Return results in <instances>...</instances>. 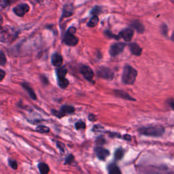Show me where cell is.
I'll list each match as a JSON object with an SVG mask.
<instances>
[{"label": "cell", "mask_w": 174, "mask_h": 174, "mask_svg": "<svg viewBox=\"0 0 174 174\" xmlns=\"http://www.w3.org/2000/svg\"><path fill=\"white\" fill-rule=\"evenodd\" d=\"M63 62V57L59 53H54L51 57V63L54 67L61 68Z\"/></svg>", "instance_id": "obj_11"}, {"label": "cell", "mask_w": 174, "mask_h": 174, "mask_svg": "<svg viewBox=\"0 0 174 174\" xmlns=\"http://www.w3.org/2000/svg\"><path fill=\"white\" fill-rule=\"evenodd\" d=\"M137 71L130 65L125 66L122 75V81L125 84H133L135 82Z\"/></svg>", "instance_id": "obj_1"}, {"label": "cell", "mask_w": 174, "mask_h": 174, "mask_svg": "<svg viewBox=\"0 0 174 174\" xmlns=\"http://www.w3.org/2000/svg\"><path fill=\"white\" fill-rule=\"evenodd\" d=\"M10 38L11 33L8 31V30H6L1 27L0 28V42H8L10 41Z\"/></svg>", "instance_id": "obj_12"}, {"label": "cell", "mask_w": 174, "mask_h": 174, "mask_svg": "<svg viewBox=\"0 0 174 174\" xmlns=\"http://www.w3.org/2000/svg\"><path fill=\"white\" fill-rule=\"evenodd\" d=\"M57 147L59 148V149L61 152H63L64 150H65V146H64V144H63V143L60 142H57Z\"/></svg>", "instance_id": "obj_31"}, {"label": "cell", "mask_w": 174, "mask_h": 174, "mask_svg": "<svg viewBox=\"0 0 174 174\" xmlns=\"http://www.w3.org/2000/svg\"><path fill=\"white\" fill-rule=\"evenodd\" d=\"M124 139L127 140V141H131V137L129 135H124Z\"/></svg>", "instance_id": "obj_37"}, {"label": "cell", "mask_w": 174, "mask_h": 174, "mask_svg": "<svg viewBox=\"0 0 174 174\" xmlns=\"http://www.w3.org/2000/svg\"><path fill=\"white\" fill-rule=\"evenodd\" d=\"M94 151H95L97 157L102 161L106 160V158L109 155V151L108 150L103 148L102 147H101V146L97 147Z\"/></svg>", "instance_id": "obj_10"}, {"label": "cell", "mask_w": 174, "mask_h": 174, "mask_svg": "<svg viewBox=\"0 0 174 174\" xmlns=\"http://www.w3.org/2000/svg\"><path fill=\"white\" fill-rule=\"evenodd\" d=\"M97 74L98 77L105 79L107 80H112L114 77V74L110 69L106 67H102L97 71Z\"/></svg>", "instance_id": "obj_5"}, {"label": "cell", "mask_w": 174, "mask_h": 174, "mask_svg": "<svg viewBox=\"0 0 174 174\" xmlns=\"http://www.w3.org/2000/svg\"><path fill=\"white\" fill-rule=\"evenodd\" d=\"M75 127L77 130L84 129L86 128V124L83 121H78L75 124Z\"/></svg>", "instance_id": "obj_25"}, {"label": "cell", "mask_w": 174, "mask_h": 174, "mask_svg": "<svg viewBox=\"0 0 174 174\" xmlns=\"http://www.w3.org/2000/svg\"><path fill=\"white\" fill-rule=\"evenodd\" d=\"M101 13V8L99 6H95L94 7L92 10H91V14L93 16H97Z\"/></svg>", "instance_id": "obj_27"}, {"label": "cell", "mask_w": 174, "mask_h": 174, "mask_svg": "<svg viewBox=\"0 0 174 174\" xmlns=\"http://www.w3.org/2000/svg\"><path fill=\"white\" fill-rule=\"evenodd\" d=\"M73 14V7L72 5L66 4L64 6L63 9V14H62V18H66L69 17Z\"/></svg>", "instance_id": "obj_16"}, {"label": "cell", "mask_w": 174, "mask_h": 174, "mask_svg": "<svg viewBox=\"0 0 174 174\" xmlns=\"http://www.w3.org/2000/svg\"><path fill=\"white\" fill-rule=\"evenodd\" d=\"M57 80H59V79H63L65 78V76L68 73V69L64 67H61L57 69Z\"/></svg>", "instance_id": "obj_18"}, {"label": "cell", "mask_w": 174, "mask_h": 174, "mask_svg": "<svg viewBox=\"0 0 174 174\" xmlns=\"http://www.w3.org/2000/svg\"><path fill=\"white\" fill-rule=\"evenodd\" d=\"M99 23V18L97 16H93L90 20L87 23V26L88 27H95Z\"/></svg>", "instance_id": "obj_21"}, {"label": "cell", "mask_w": 174, "mask_h": 174, "mask_svg": "<svg viewBox=\"0 0 174 174\" xmlns=\"http://www.w3.org/2000/svg\"><path fill=\"white\" fill-rule=\"evenodd\" d=\"M80 74L84 76V78L88 82H93V78L94 76V72L89 66L82 65L80 68Z\"/></svg>", "instance_id": "obj_6"}, {"label": "cell", "mask_w": 174, "mask_h": 174, "mask_svg": "<svg viewBox=\"0 0 174 174\" xmlns=\"http://www.w3.org/2000/svg\"><path fill=\"white\" fill-rule=\"evenodd\" d=\"M21 85H22V87H23L24 89H25L27 93H28L29 95L30 96V97H31L32 99H33V100L37 99V95H36V94L35 93L34 91H33V88L30 87V85L28 83H27V82H23L22 84H21Z\"/></svg>", "instance_id": "obj_13"}, {"label": "cell", "mask_w": 174, "mask_h": 174, "mask_svg": "<svg viewBox=\"0 0 174 174\" xmlns=\"http://www.w3.org/2000/svg\"><path fill=\"white\" fill-rule=\"evenodd\" d=\"M88 119H89V120L91 121H94V120H96V117L94 116V114H90L88 116Z\"/></svg>", "instance_id": "obj_36"}, {"label": "cell", "mask_w": 174, "mask_h": 174, "mask_svg": "<svg viewBox=\"0 0 174 174\" xmlns=\"http://www.w3.org/2000/svg\"><path fill=\"white\" fill-rule=\"evenodd\" d=\"M5 76H6V72L3 69H0V82H2L3 80H4Z\"/></svg>", "instance_id": "obj_34"}, {"label": "cell", "mask_w": 174, "mask_h": 174, "mask_svg": "<svg viewBox=\"0 0 174 174\" xmlns=\"http://www.w3.org/2000/svg\"><path fill=\"white\" fill-rule=\"evenodd\" d=\"M108 174H122V173L117 165L112 163L108 166Z\"/></svg>", "instance_id": "obj_19"}, {"label": "cell", "mask_w": 174, "mask_h": 174, "mask_svg": "<svg viewBox=\"0 0 174 174\" xmlns=\"http://www.w3.org/2000/svg\"><path fill=\"white\" fill-rule=\"evenodd\" d=\"M161 30H162V33H163V34L166 35L167 33L168 32V28L166 25H163L161 26Z\"/></svg>", "instance_id": "obj_32"}, {"label": "cell", "mask_w": 174, "mask_h": 174, "mask_svg": "<svg viewBox=\"0 0 174 174\" xmlns=\"http://www.w3.org/2000/svg\"><path fill=\"white\" fill-rule=\"evenodd\" d=\"M3 21H4V19H3V17L1 16V15H0V28H1V27H2Z\"/></svg>", "instance_id": "obj_38"}, {"label": "cell", "mask_w": 174, "mask_h": 174, "mask_svg": "<svg viewBox=\"0 0 174 174\" xmlns=\"http://www.w3.org/2000/svg\"><path fill=\"white\" fill-rule=\"evenodd\" d=\"M76 31V29L74 27H71L68 29L63 39V42H65V44L69 46H74L78 44L79 39L75 35Z\"/></svg>", "instance_id": "obj_3"}, {"label": "cell", "mask_w": 174, "mask_h": 174, "mask_svg": "<svg viewBox=\"0 0 174 174\" xmlns=\"http://www.w3.org/2000/svg\"><path fill=\"white\" fill-rule=\"evenodd\" d=\"M114 94H116V96L120 97V98H123L124 99H127V100H129V101H135V99H133V97L130 96L127 93L124 92V91H123L116 90L114 91Z\"/></svg>", "instance_id": "obj_15"}, {"label": "cell", "mask_w": 174, "mask_h": 174, "mask_svg": "<svg viewBox=\"0 0 174 174\" xmlns=\"http://www.w3.org/2000/svg\"><path fill=\"white\" fill-rule=\"evenodd\" d=\"M139 132L142 135L149 136V137H161L165 133V129L159 125L155 126L144 127H142L139 129Z\"/></svg>", "instance_id": "obj_2"}, {"label": "cell", "mask_w": 174, "mask_h": 174, "mask_svg": "<svg viewBox=\"0 0 174 174\" xmlns=\"http://www.w3.org/2000/svg\"><path fill=\"white\" fill-rule=\"evenodd\" d=\"M105 33H106V35H108V37H109V38H111V37H112V38H116V39H118V38H119L118 36H116V35H113L112 33L110 31H105Z\"/></svg>", "instance_id": "obj_35"}, {"label": "cell", "mask_w": 174, "mask_h": 174, "mask_svg": "<svg viewBox=\"0 0 174 174\" xmlns=\"http://www.w3.org/2000/svg\"><path fill=\"white\" fill-rule=\"evenodd\" d=\"M131 26L139 33H142L144 31V27H143V25L139 20H134L133 22L131 24Z\"/></svg>", "instance_id": "obj_17"}, {"label": "cell", "mask_w": 174, "mask_h": 174, "mask_svg": "<svg viewBox=\"0 0 174 174\" xmlns=\"http://www.w3.org/2000/svg\"><path fill=\"white\" fill-rule=\"evenodd\" d=\"M74 156L72 154H69V156H68L65 159V163L66 164H71L73 161H74Z\"/></svg>", "instance_id": "obj_30"}, {"label": "cell", "mask_w": 174, "mask_h": 174, "mask_svg": "<svg viewBox=\"0 0 174 174\" xmlns=\"http://www.w3.org/2000/svg\"><path fill=\"white\" fill-rule=\"evenodd\" d=\"M124 47H125V44L122 43V42L113 44L110 46V48H109V54H110L112 57L118 56V54H120V53H123Z\"/></svg>", "instance_id": "obj_7"}, {"label": "cell", "mask_w": 174, "mask_h": 174, "mask_svg": "<svg viewBox=\"0 0 174 174\" xmlns=\"http://www.w3.org/2000/svg\"><path fill=\"white\" fill-rule=\"evenodd\" d=\"M69 84V80L66 78L58 80V85H59V87L61 88H66L68 87Z\"/></svg>", "instance_id": "obj_22"}, {"label": "cell", "mask_w": 174, "mask_h": 174, "mask_svg": "<svg viewBox=\"0 0 174 174\" xmlns=\"http://www.w3.org/2000/svg\"><path fill=\"white\" fill-rule=\"evenodd\" d=\"M29 11V6L27 4H20L13 8L14 13L18 17H23Z\"/></svg>", "instance_id": "obj_8"}, {"label": "cell", "mask_w": 174, "mask_h": 174, "mask_svg": "<svg viewBox=\"0 0 174 174\" xmlns=\"http://www.w3.org/2000/svg\"><path fill=\"white\" fill-rule=\"evenodd\" d=\"M51 112L53 114V115L55 116V117L61 118L68 114H73V113L75 112V108L74 107H73L72 106L64 105L61 108L59 111H56L54 110V109H53Z\"/></svg>", "instance_id": "obj_4"}, {"label": "cell", "mask_w": 174, "mask_h": 174, "mask_svg": "<svg viewBox=\"0 0 174 174\" xmlns=\"http://www.w3.org/2000/svg\"><path fill=\"white\" fill-rule=\"evenodd\" d=\"M38 169L41 174H48L50 171L49 167L45 163H39L38 164Z\"/></svg>", "instance_id": "obj_20"}, {"label": "cell", "mask_w": 174, "mask_h": 174, "mask_svg": "<svg viewBox=\"0 0 174 174\" xmlns=\"http://www.w3.org/2000/svg\"><path fill=\"white\" fill-rule=\"evenodd\" d=\"M129 48L131 53L134 55L140 56L142 53V48L136 43H131L129 44Z\"/></svg>", "instance_id": "obj_14"}, {"label": "cell", "mask_w": 174, "mask_h": 174, "mask_svg": "<svg viewBox=\"0 0 174 174\" xmlns=\"http://www.w3.org/2000/svg\"><path fill=\"white\" fill-rule=\"evenodd\" d=\"M167 103L168 105L170 106V108H172L173 110H174V99H169L167 100Z\"/></svg>", "instance_id": "obj_33"}, {"label": "cell", "mask_w": 174, "mask_h": 174, "mask_svg": "<svg viewBox=\"0 0 174 174\" xmlns=\"http://www.w3.org/2000/svg\"><path fill=\"white\" fill-rule=\"evenodd\" d=\"M36 132L39 133H46L50 131V129L46 126H43V125H39L35 129Z\"/></svg>", "instance_id": "obj_23"}, {"label": "cell", "mask_w": 174, "mask_h": 174, "mask_svg": "<svg viewBox=\"0 0 174 174\" xmlns=\"http://www.w3.org/2000/svg\"><path fill=\"white\" fill-rule=\"evenodd\" d=\"M124 156V150L121 148H118L116 150L114 153V158L117 161L122 159V158Z\"/></svg>", "instance_id": "obj_24"}, {"label": "cell", "mask_w": 174, "mask_h": 174, "mask_svg": "<svg viewBox=\"0 0 174 174\" xmlns=\"http://www.w3.org/2000/svg\"><path fill=\"white\" fill-rule=\"evenodd\" d=\"M133 30L131 28H127L123 30V31L119 33L118 37L123 38L126 42H130L133 38Z\"/></svg>", "instance_id": "obj_9"}, {"label": "cell", "mask_w": 174, "mask_h": 174, "mask_svg": "<svg viewBox=\"0 0 174 174\" xmlns=\"http://www.w3.org/2000/svg\"><path fill=\"white\" fill-rule=\"evenodd\" d=\"M172 39L174 42V31H173V34H172Z\"/></svg>", "instance_id": "obj_39"}, {"label": "cell", "mask_w": 174, "mask_h": 174, "mask_svg": "<svg viewBox=\"0 0 174 174\" xmlns=\"http://www.w3.org/2000/svg\"><path fill=\"white\" fill-rule=\"evenodd\" d=\"M8 163L9 165H10L13 169H17L18 167V164L17 163V161L15 160H13V159H9L8 160Z\"/></svg>", "instance_id": "obj_28"}, {"label": "cell", "mask_w": 174, "mask_h": 174, "mask_svg": "<svg viewBox=\"0 0 174 174\" xmlns=\"http://www.w3.org/2000/svg\"><path fill=\"white\" fill-rule=\"evenodd\" d=\"M105 142H106V140L102 137H98V138H97V140H96V143L98 146H102L103 144H104Z\"/></svg>", "instance_id": "obj_29"}, {"label": "cell", "mask_w": 174, "mask_h": 174, "mask_svg": "<svg viewBox=\"0 0 174 174\" xmlns=\"http://www.w3.org/2000/svg\"><path fill=\"white\" fill-rule=\"evenodd\" d=\"M7 62L6 57L2 51H0V65H4Z\"/></svg>", "instance_id": "obj_26"}]
</instances>
